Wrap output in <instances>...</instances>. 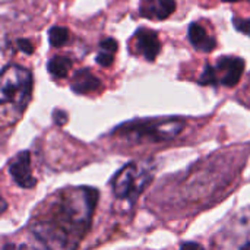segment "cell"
<instances>
[{
    "label": "cell",
    "mask_w": 250,
    "mask_h": 250,
    "mask_svg": "<svg viewBox=\"0 0 250 250\" xmlns=\"http://www.w3.org/2000/svg\"><path fill=\"white\" fill-rule=\"evenodd\" d=\"M9 173L13 179V182L23 188V189H31L35 186L37 180L32 174L31 168V157L29 152H19L10 163L9 166Z\"/></svg>",
    "instance_id": "6"
},
{
    "label": "cell",
    "mask_w": 250,
    "mask_h": 250,
    "mask_svg": "<svg viewBox=\"0 0 250 250\" xmlns=\"http://www.w3.org/2000/svg\"><path fill=\"white\" fill-rule=\"evenodd\" d=\"M212 250H250V207L234 214L220 229Z\"/></svg>",
    "instance_id": "5"
},
{
    "label": "cell",
    "mask_w": 250,
    "mask_h": 250,
    "mask_svg": "<svg viewBox=\"0 0 250 250\" xmlns=\"http://www.w3.org/2000/svg\"><path fill=\"white\" fill-rule=\"evenodd\" d=\"M114 62V57L111 53H105V51H101L98 56H97V63L100 66H104V67H110Z\"/></svg>",
    "instance_id": "16"
},
{
    "label": "cell",
    "mask_w": 250,
    "mask_h": 250,
    "mask_svg": "<svg viewBox=\"0 0 250 250\" xmlns=\"http://www.w3.org/2000/svg\"><path fill=\"white\" fill-rule=\"evenodd\" d=\"M180 250H205L201 245H198V243H195V242H189V243H185Z\"/></svg>",
    "instance_id": "20"
},
{
    "label": "cell",
    "mask_w": 250,
    "mask_h": 250,
    "mask_svg": "<svg viewBox=\"0 0 250 250\" xmlns=\"http://www.w3.org/2000/svg\"><path fill=\"white\" fill-rule=\"evenodd\" d=\"M66 120H67V114L64 113V111H56L54 113V122L57 123V125H64L66 123Z\"/></svg>",
    "instance_id": "19"
},
{
    "label": "cell",
    "mask_w": 250,
    "mask_h": 250,
    "mask_svg": "<svg viewBox=\"0 0 250 250\" xmlns=\"http://www.w3.org/2000/svg\"><path fill=\"white\" fill-rule=\"evenodd\" d=\"M223 1H227V3H233V1H240V0H223Z\"/></svg>",
    "instance_id": "21"
},
{
    "label": "cell",
    "mask_w": 250,
    "mask_h": 250,
    "mask_svg": "<svg viewBox=\"0 0 250 250\" xmlns=\"http://www.w3.org/2000/svg\"><path fill=\"white\" fill-rule=\"evenodd\" d=\"M245 72V60L240 57H223L218 60L217 64V75L218 82H221L224 86H234L239 83L242 75Z\"/></svg>",
    "instance_id": "7"
},
{
    "label": "cell",
    "mask_w": 250,
    "mask_h": 250,
    "mask_svg": "<svg viewBox=\"0 0 250 250\" xmlns=\"http://www.w3.org/2000/svg\"><path fill=\"white\" fill-rule=\"evenodd\" d=\"M47 69L51 73V76H54L57 79L66 78L69 70L72 69V60L64 56H54L53 59H50Z\"/></svg>",
    "instance_id": "12"
},
{
    "label": "cell",
    "mask_w": 250,
    "mask_h": 250,
    "mask_svg": "<svg viewBox=\"0 0 250 250\" xmlns=\"http://www.w3.org/2000/svg\"><path fill=\"white\" fill-rule=\"evenodd\" d=\"M70 86L76 94H88L97 91L101 86V82L91 70L81 69L75 73Z\"/></svg>",
    "instance_id": "10"
},
{
    "label": "cell",
    "mask_w": 250,
    "mask_h": 250,
    "mask_svg": "<svg viewBox=\"0 0 250 250\" xmlns=\"http://www.w3.org/2000/svg\"><path fill=\"white\" fill-rule=\"evenodd\" d=\"M201 85H217L218 82V75H217V69H214L212 66L207 64L202 75L199 76V81H198Z\"/></svg>",
    "instance_id": "14"
},
{
    "label": "cell",
    "mask_w": 250,
    "mask_h": 250,
    "mask_svg": "<svg viewBox=\"0 0 250 250\" xmlns=\"http://www.w3.org/2000/svg\"><path fill=\"white\" fill-rule=\"evenodd\" d=\"M69 40V31L64 26H53L48 31V41L53 47H63Z\"/></svg>",
    "instance_id": "13"
},
{
    "label": "cell",
    "mask_w": 250,
    "mask_h": 250,
    "mask_svg": "<svg viewBox=\"0 0 250 250\" xmlns=\"http://www.w3.org/2000/svg\"><path fill=\"white\" fill-rule=\"evenodd\" d=\"M100 45H101L103 51L111 53V54H114V53L117 51V48H119V44H117V41H116L114 38H105V40L101 41Z\"/></svg>",
    "instance_id": "15"
},
{
    "label": "cell",
    "mask_w": 250,
    "mask_h": 250,
    "mask_svg": "<svg viewBox=\"0 0 250 250\" xmlns=\"http://www.w3.org/2000/svg\"><path fill=\"white\" fill-rule=\"evenodd\" d=\"M234 26H236V29L240 31L242 34H248V35H250L249 19H234Z\"/></svg>",
    "instance_id": "17"
},
{
    "label": "cell",
    "mask_w": 250,
    "mask_h": 250,
    "mask_svg": "<svg viewBox=\"0 0 250 250\" xmlns=\"http://www.w3.org/2000/svg\"><path fill=\"white\" fill-rule=\"evenodd\" d=\"M18 47H19V50L21 51H23L25 54H32L34 53V45H32V42L29 41V40H18Z\"/></svg>",
    "instance_id": "18"
},
{
    "label": "cell",
    "mask_w": 250,
    "mask_h": 250,
    "mask_svg": "<svg viewBox=\"0 0 250 250\" xmlns=\"http://www.w3.org/2000/svg\"><path fill=\"white\" fill-rule=\"evenodd\" d=\"M154 177L151 161H135L125 166L113 180L114 196L120 201L135 202L149 186Z\"/></svg>",
    "instance_id": "4"
},
{
    "label": "cell",
    "mask_w": 250,
    "mask_h": 250,
    "mask_svg": "<svg viewBox=\"0 0 250 250\" xmlns=\"http://www.w3.org/2000/svg\"><path fill=\"white\" fill-rule=\"evenodd\" d=\"M98 193L70 188L54 193L37 214L32 233L51 250H75L91 227Z\"/></svg>",
    "instance_id": "1"
},
{
    "label": "cell",
    "mask_w": 250,
    "mask_h": 250,
    "mask_svg": "<svg viewBox=\"0 0 250 250\" xmlns=\"http://www.w3.org/2000/svg\"><path fill=\"white\" fill-rule=\"evenodd\" d=\"M183 129L185 120L170 117L130 122L116 129V133L133 142H167L179 136Z\"/></svg>",
    "instance_id": "3"
},
{
    "label": "cell",
    "mask_w": 250,
    "mask_h": 250,
    "mask_svg": "<svg viewBox=\"0 0 250 250\" xmlns=\"http://www.w3.org/2000/svg\"><path fill=\"white\" fill-rule=\"evenodd\" d=\"M136 38H138V48L142 53V56L149 62L155 60V57L161 51V42L157 32L142 28L136 32Z\"/></svg>",
    "instance_id": "8"
},
{
    "label": "cell",
    "mask_w": 250,
    "mask_h": 250,
    "mask_svg": "<svg viewBox=\"0 0 250 250\" xmlns=\"http://www.w3.org/2000/svg\"><path fill=\"white\" fill-rule=\"evenodd\" d=\"M189 40H190L192 45L202 53H211L217 45L215 38L209 37L207 34L205 28L196 22L190 23V26H189Z\"/></svg>",
    "instance_id": "9"
},
{
    "label": "cell",
    "mask_w": 250,
    "mask_h": 250,
    "mask_svg": "<svg viewBox=\"0 0 250 250\" xmlns=\"http://www.w3.org/2000/svg\"><path fill=\"white\" fill-rule=\"evenodd\" d=\"M32 91L31 73L19 66H7L1 72L0 116L3 126L16 123L23 114Z\"/></svg>",
    "instance_id": "2"
},
{
    "label": "cell",
    "mask_w": 250,
    "mask_h": 250,
    "mask_svg": "<svg viewBox=\"0 0 250 250\" xmlns=\"http://www.w3.org/2000/svg\"><path fill=\"white\" fill-rule=\"evenodd\" d=\"M176 10V1L174 0H155L149 4H144L141 7V13L146 18H155V19H167L173 12Z\"/></svg>",
    "instance_id": "11"
}]
</instances>
